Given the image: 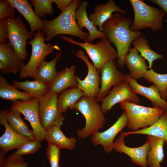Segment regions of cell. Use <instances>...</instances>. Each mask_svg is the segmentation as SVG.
<instances>
[{
	"instance_id": "19",
	"label": "cell",
	"mask_w": 167,
	"mask_h": 167,
	"mask_svg": "<svg viewBox=\"0 0 167 167\" xmlns=\"http://www.w3.org/2000/svg\"><path fill=\"white\" fill-rule=\"evenodd\" d=\"M115 12L123 14H126L125 11L116 5L114 0H109L104 4H99L96 6L94 12L90 15L89 18L94 26L96 27L98 26L99 30L102 32L104 23Z\"/></svg>"
},
{
	"instance_id": "36",
	"label": "cell",
	"mask_w": 167,
	"mask_h": 167,
	"mask_svg": "<svg viewBox=\"0 0 167 167\" xmlns=\"http://www.w3.org/2000/svg\"><path fill=\"white\" fill-rule=\"evenodd\" d=\"M60 149L53 144L48 143L46 154L50 167H60L59 161Z\"/></svg>"
},
{
	"instance_id": "39",
	"label": "cell",
	"mask_w": 167,
	"mask_h": 167,
	"mask_svg": "<svg viewBox=\"0 0 167 167\" xmlns=\"http://www.w3.org/2000/svg\"><path fill=\"white\" fill-rule=\"evenodd\" d=\"M16 132L22 136L28 138L31 140H36L33 131L28 127L25 122L19 127Z\"/></svg>"
},
{
	"instance_id": "3",
	"label": "cell",
	"mask_w": 167,
	"mask_h": 167,
	"mask_svg": "<svg viewBox=\"0 0 167 167\" xmlns=\"http://www.w3.org/2000/svg\"><path fill=\"white\" fill-rule=\"evenodd\" d=\"M95 98L84 96L76 103L74 109L84 117V127L77 131L79 139H84L92 136L104 127L105 119L101 106Z\"/></svg>"
},
{
	"instance_id": "1",
	"label": "cell",
	"mask_w": 167,
	"mask_h": 167,
	"mask_svg": "<svg viewBox=\"0 0 167 167\" xmlns=\"http://www.w3.org/2000/svg\"><path fill=\"white\" fill-rule=\"evenodd\" d=\"M132 20L122 14L113 13L103 24L102 32L113 43L118 53L117 65L121 68L125 66V60L132 42L141 36L140 31H131Z\"/></svg>"
},
{
	"instance_id": "11",
	"label": "cell",
	"mask_w": 167,
	"mask_h": 167,
	"mask_svg": "<svg viewBox=\"0 0 167 167\" xmlns=\"http://www.w3.org/2000/svg\"><path fill=\"white\" fill-rule=\"evenodd\" d=\"M75 55L83 60L86 65L88 71L86 78L84 79L75 75L77 84V87L83 92L84 96L96 98L100 90L101 85L99 71L90 62L82 49L78 50Z\"/></svg>"
},
{
	"instance_id": "33",
	"label": "cell",
	"mask_w": 167,
	"mask_h": 167,
	"mask_svg": "<svg viewBox=\"0 0 167 167\" xmlns=\"http://www.w3.org/2000/svg\"><path fill=\"white\" fill-rule=\"evenodd\" d=\"M31 2L34 7V12L41 19L54 12L53 0H31Z\"/></svg>"
},
{
	"instance_id": "18",
	"label": "cell",
	"mask_w": 167,
	"mask_h": 167,
	"mask_svg": "<svg viewBox=\"0 0 167 167\" xmlns=\"http://www.w3.org/2000/svg\"><path fill=\"white\" fill-rule=\"evenodd\" d=\"M126 79L131 89L135 93L148 98L151 102L153 107H159L164 111H167V101L161 97L159 90L153 84L149 87H145L127 75Z\"/></svg>"
},
{
	"instance_id": "35",
	"label": "cell",
	"mask_w": 167,
	"mask_h": 167,
	"mask_svg": "<svg viewBox=\"0 0 167 167\" xmlns=\"http://www.w3.org/2000/svg\"><path fill=\"white\" fill-rule=\"evenodd\" d=\"M4 110L8 123L16 132L19 127L24 122L21 117V113L11 108Z\"/></svg>"
},
{
	"instance_id": "21",
	"label": "cell",
	"mask_w": 167,
	"mask_h": 167,
	"mask_svg": "<svg viewBox=\"0 0 167 167\" xmlns=\"http://www.w3.org/2000/svg\"><path fill=\"white\" fill-rule=\"evenodd\" d=\"M75 67L73 65L58 72L55 78L49 85V92L58 94L68 88L77 87V82L75 75Z\"/></svg>"
},
{
	"instance_id": "42",
	"label": "cell",
	"mask_w": 167,
	"mask_h": 167,
	"mask_svg": "<svg viewBox=\"0 0 167 167\" xmlns=\"http://www.w3.org/2000/svg\"><path fill=\"white\" fill-rule=\"evenodd\" d=\"M149 1L159 6L164 11L167 17V0H151Z\"/></svg>"
},
{
	"instance_id": "37",
	"label": "cell",
	"mask_w": 167,
	"mask_h": 167,
	"mask_svg": "<svg viewBox=\"0 0 167 167\" xmlns=\"http://www.w3.org/2000/svg\"><path fill=\"white\" fill-rule=\"evenodd\" d=\"M41 143L36 140L30 141L23 144L15 152L21 156L33 154L41 148Z\"/></svg>"
},
{
	"instance_id": "13",
	"label": "cell",
	"mask_w": 167,
	"mask_h": 167,
	"mask_svg": "<svg viewBox=\"0 0 167 167\" xmlns=\"http://www.w3.org/2000/svg\"><path fill=\"white\" fill-rule=\"evenodd\" d=\"M101 107L104 114L118 103L128 101L138 104L139 97L131 89L127 81L113 87L101 101Z\"/></svg>"
},
{
	"instance_id": "6",
	"label": "cell",
	"mask_w": 167,
	"mask_h": 167,
	"mask_svg": "<svg viewBox=\"0 0 167 167\" xmlns=\"http://www.w3.org/2000/svg\"><path fill=\"white\" fill-rule=\"evenodd\" d=\"M65 41L78 45L83 48L92 61L93 65L99 72L106 62L117 59L118 53L105 36L93 44L87 42H80L66 36H59Z\"/></svg>"
},
{
	"instance_id": "23",
	"label": "cell",
	"mask_w": 167,
	"mask_h": 167,
	"mask_svg": "<svg viewBox=\"0 0 167 167\" xmlns=\"http://www.w3.org/2000/svg\"><path fill=\"white\" fill-rule=\"evenodd\" d=\"M24 17L29 24L31 32L33 34L36 31L42 30L43 24L32 10L31 4L27 0H8Z\"/></svg>"
},
{
	"instance_id": "34",
	"label": "cell",
	"mask_w": 167,
	"mask_h": 167,
	"mask_svg": "<svg viewBox=\"0 0 167 167\" xmlns=\"http://www.w3.org/2000/svg\"><path fill=\"white\" fill-rule=\"evenodd\" d=\"M28 165L22 156L14 152L0 162V167H28Z\"/></svg>"
},
{
	"instance_id": "17",
	"label": "cell",
	"mask_w": 167,
	"mask_h": 167,
	"mask_svg": "<svg viewBox=\"0 0 167 167\" xmlns=\"http://www.w3.org/2000/svg\"><path fill=\"white\" fill-rule=\"evenodd\" d=\"M25 65L9 43L0 44V70L2 74L19 73Z\"/></svg>"
},
{
	"instance_id": "4",
	"label": "cell",
	"mask_w": 167,
	"mask_h": 167,
	"mask_svg": "<svg viewBox=\"0 0 167 167\" xmlns=\"http://www.w3.org/2000/svg\"><path fill=\"white\" fill-rule=\"evenodd\" d=\"M119 104L126 113L127 127L133 131L151 126L158 120L164 112L159 107H145L130 102H122Z\"/></svg>"
},
{
	"instance_id": "25",
	"label": "cell",
	"mask_w": 167,
	"mask_h": 167,
	"mask_svg": "<svg viewBox=\"0 0 167 167\" xmlns=\"http://www.w3.org/2000/svg\"><path fill=\"white\" fill-rule=\"evenodd\" d=\"M61 127L54 126L46 130L45 140L48 143L55 145L60 149L74 150L76 139L73 137H67L62 132Z\"/></svg>"
},
{
	"instance_id": "40",
	"label": "cell",
	"mask_w": 167,
	"mask_h": 167,
	"mask_svg": "<svg viewBox=\"0 0 167 167\" xmlns=\"http://www.w3.org/2000/svg\"><path fill=\"white\" fill-rule=\"evenodd\" d=\"M7 19H3L0 20V44L7 43L8 40Z\"/></svg>"
},
{
	"instance_id": "15",
	"label": "cell",
	"mask_w": 167,
	"mask_h": 167,
	"mask_svg": "<svg viewBox=\"0 0 167 167\" xmlns=\"http://www.w3.org/2000/svg\"><path fill=\"white\" fill-rule=\"evenodd\" d=\"M0 123L5 128L0 137V147L5 155L11 150L18 149L23 144L31 140L15 131L10 126L6 118L4 109L0 111Z\"/></svg>"
},
{
	"instance_id": "22",
	"label": "cell",
	"mask_w": 167,
	"mask_h": 167,
	"mask_svg": "<svg viewBox=\"0 0 167 167\" xmlns=\"http://www.w3.org/2000/svg\"><path fill=\"white\" fill-rule=\"evenodd\" d=\"M126 55L125 63L129 71L127 75L131 78L137 80L143 77L148 71V66L145 59L138 53L135 48H130Z\"/></svg>"
},
{
	"instance_id": "9",
	"label": "cell",
	"mask_w": 167,
	"mask_h": 167,
	"mask_svg": "<svg viewBox=\"0 0 167 167\" xmlns=\"http://www.w3.org/2000/svg\"><path fill=\"white\" fill-rule=\"evenodd\" d=\"M58 95L49 91L39 99L40 122L45 131L51 126H61L63 124L65 119L58 108Z\"/></svg>"
},
{
	"instance_id": "14",
	"label": "cell",
	"mask_w": 167,
	"mask_h": 167,
	"mask_svg": "<svg viewBox=\"0 0 167 167\" xmlns=\"http://www.w3.org/2000/svg\"><path fill=\"white\" fill-rule=\"evenodd\" d=\"M128 119L126 113L124 111L116 121L105 131H98L92 136L91 140L95 146L101 145L104 151L109 153L113 149L114 140L117 135L127 126Z\"/></svg>"
},
{
	"instance_id": "29",
	"label": "cell",
	"mask_w": 167,
	"mask_h": 167,
	"mask_svg": "<svg viewBox=\"0 0 167 167\" xmlns=\"http://www.w3.org/2000/svg\"><path fill=\"white\" fill-rule=\"evenodd\" d=\"M0 97L12 102L17 100L27 101L35 98L26 92L19 91L1 75L0 76Z\"/></svg>"
},
{
	"instance_id": "24",
	"label": "cell",
	"mask_w": 167,
	"mask_h": 167,
	"mask_svg": "<svg viewBox=\"0 0 167 167\" xmlns=\"http://www.w3.org/2000/svg\"><path fill=\"white\" fill-rule=\"evenodd\" d=\"M126 137L134 134L146 135L162 139L167 146V111H164L158 120L150 126L139 130L122 132Z\"/></svg>"
},
{
	"instance_id": "31",
	"label": "cell",
	"mask_w": 167,
	"mask_h": 167,
	"mask_svg": "<svg viewBox=\"0 0 167 167\" xmlns=\"http://www.w3.org/2000/svg\"><path fill=\"white\" fill-rule=\"evenodd\" d=\"M132 45L140 53V55L148 61L150 69H152L154 61L164 58L163 55L152 50L149 46L148 41L141 35L134 41Z\"/></svg>"
},
{
	"instance_id": "27",
	"label": "cell",
	"mask_w": 167,
	"mask_h": 167,
	"mask_svg": "<svg viewBox=\"0 0 167 167\" xmlns=\"http://www.w3.org/2000/svg\"><path fill=\"white\" fill-rule=\"evenodd\" d=\"M150 149L147 156V161L149 167H161V164L164 161V141L153 136L147 135Z\"/></svg>"
},
{
	"instance_id": "7",
	"label": "cell",
	"mask_w": 167,
	"mask_h": 167,
	"mask_svg": "<svg viewBox=\"0 0 167 167\" xmlns=\"http://www.w3.org/2000/svg\"><path fill=\"white\" fill-rule=\"evenodd\" d=\"M34 38L27 42L32 47L30 59L27 63L20 70L19 77L21 79L32 78L40 64L45 61L46 56L53 52L54 49L60 50L57 45H53L50 42L45 44V36L41 31L33 34Z\"/></svg>"
},
{
	"instance_id": "8",
	"label": "cell",
	"mask_w": 167,
	"mask_h": 167,
	"mask_svg": "<svg viewBox=\"0 0 167 167\" xmlns=\"http://www.w3.org/2000/svg\"><path fill=\"white\" fill-rule=\"evenodd\" d=\"M7 20L9 43L24 62L28 58L27 41L32 39L33 34L27 30L20 15L7 18Z\"/></svg>"
},
{
	"instance_id": "30",
	"label": "cell",
	"mask_w": 167,
	"mask_h": 167,
	"mask_svg": "<svg viewBox=\"0 0 167 167\" xmlns=\"http://www.w3.org/2000/svg\"><path fill=\"white\" fill-rule=\"evenodd\" d=\"M11 84L17 89H21L38 99L49 91V84L37 79L22 82L14 80L12 81Z\"/></svg>"
},
{
	"instance_id": "28",
	"label": "cell",
	"mask_w": 167,
	"mask_h": 167,
	"mask_svg": "<svg viewBox=\"0 0 167 167\" xmlns=\"http://www.w3.org/2000/svg\"><path fill=\"white\" fill-rule=\"evenodd\" d=\"M84 96L83 92L77 87L65 90L58 94V105L62 113L67 109H74L77 102Z\"/></svg>"
},
{
	"instance_id": "5",
	"label": "cell",
	"mask_w": 167,
	"mask_h": 167,
	"mask_svg": "<svg viewBox=\"0 0 167 167\" xmlns=\"http://www.w3.org/2000/svg\"><path fill=\"white\" fill-rule=\"evenodd\" d=\"M134 13L133 23L130 27L133 31L150 28L156 31L161 29L166 14L161 9L150 6L141 0H130Z\"/></svg>"
},
{
	"instance_id": "12",
	"label": "cell",
	"mask_w": 167,
	"mask_h": 167,
	"mask_svg": "<svg viewBox=\"0 0 167 167\" xmlns=\"http://www.w3.org/2000/svg\"><path fill=\"white\" fill-rule=\"evenodd\" d=\"M114 60L105 64L100 71L101 87L99 92L96 98L97 100L101 101L108 94L112 87L126 81V75L118 70Z\"/></svg>"
},
{
	"instance_id": "38",
	"label": "cell",
	"mask_w": 167,
	"mask_h": 167,
	"mask_svg": "<svg viewBox=\"0 0 167 167\" xmlns=\"http://www.w3.org/2000/svg\"><path fill=\"white\" fill-rule=\"evenodd\" d=\"M15 8L8 0H0V20L14 17Z\"/></svg>"
},
{
	"instance_id": "16",
	"label": "cell",
	"mask_w": 167,
	"mask_h": 167,
	"mask_svg": "<svg viewBox=\"0 0 167 167\" xmlns=\"http://www.w3.org/2000/svg\"><path fill=\"white\" fill-rule=\"evenodd\" d=\"M126 136L122 132L114 142L113 149L117 152L124 153L129 156L132 162L141 167H147V156L150 149L148 141L147 140L143 145L139 147L132 148L126 145Z\"/></svg>"
},
{
	"instance_id": "32",
	"label": "cell",
	"mask_w": 167,
	"mask_h": 167,
	"mask_svg": "<svg viewBox=\"0 0 167 167\" xmlns=\"http://www.w3.org/2000/svg\"><path fill=\"white\" fill-rule=\"evenodd\" d=\"M143 77L157 87L163 99H167V74H158L151 69L147 71Z\"/></svg>"
},
{
	"instance_id": "20",
	"label": "cell",
	"mask_w": 167,
	"mask_h": 167,
	"mask_svg": "<svg viewBox=\"0 0 167 167\" xmlns=\"http://www.w3.org/2000/svg\"><path fill=\"white\" fill-rule=\"evenodd\" d=\"M88 5V2L81 1L75 11V17L79 28L82 30L85 28L88 31L89 36L85 42L91 43L95 39L101 38L105 35L94 26L88 18L87 11Z\"/></svg>"
},
{
	"instance_id": "41",
	"label": "cell",
	"mask_w": 167,
	"mask_h": 167,
	"mask_svg": "<svg viewBox=\"0 0 167 167\" xmlns=\"http://www.w3.org/2000/svg\"><path fill=\"white\" fill-rule=\"evenodd\" d=\"M73 0H53L58 8L63 12L67 9L73 2Z\"/></svg>"
},
{
	"instance_id": "10",
	"label": "cell",
	"mask_w": 167,
	"mask_h": 167,
	"mask_svg": "<svg viewBox=\"0 0 167 167\" xmlns=\"http://www.w3.org/2000/svg\"><path fill=\"white\" fill-rule=\"evenodd\" d=\"M39 101L37 98L27 101L12 102L11 109L23 114L30 123L36 140L41 143L45 140L46 131L41 124L39 114Z\"/></svg>"
},
{
	"instance_id": "2",
	"label": "cell",
	"mask_w": 167,
	"mask_h": 167,
	"mask_svg": "<svg viewBox=\"0 0 167 167\" xmlns=\"http://www.w3.org/2000/svg\"><path fill=\"white\" fill-rule=\"evenodd\" d=\"M81 2L79 0H73L67 9L52 20L42 19V32L45 36V41L50 42L54 37L62 34L77 37L85 41L89 34L79 28L75 17V11Z\"/></svg>"
},
{
	"instance_id": "26",
	"label": "cell",
	"mask_w": 167,
	"mask_h": 167,
	"mask_svg": "<svg viewBox=\"0 0 167 167\" xmlns=\"http://www.w3.org/2000/svg\"><path fill=\"white\" fill-rule=\"evenodd\" d=\"M62 54L58 51L55 57L51 61L42 62L38 66L35 74L32 78L50 84L56 76L57 71L56 65L57 61L61 58Z\"/></svg>"
}]
</instances>
